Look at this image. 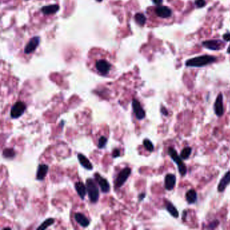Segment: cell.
I'll return each mask as SVG.
<instances>
[{
	"label": "cell",
	"mask_w": 230,
	"mask_h": 230,
	"mask_svg": "<svg viewBox=\"0 0 230 230\" xmlns=\"http://www.w3.org/2000/svg\"><path fill=\"white\" fill-rule=\"evenodd\" d=\"M132 109H133L135 116H136L138 120H143L145 117L146 113H145L144 109L143 108V107L141 106L139 101L135 99H133L132 100Z\"/></svg>",
	"instance_id": "7"
},
{
	"label": "cell",
	"mask_w": 230,
	"mask_h": 230,
	"mask_svg": "<svg viewBox=\"0 0 230 230\" xmlns=\"http://www.w3.org/2000/svg\"><path fill=\"white\" fill-rule=\"evenodd\" d=\"M230 183V171L227 172L220 181V183L218 185V191L223 192L227 187V186Z\"/></svg>",
	"instance_id": "18"
},
{
	"label": "cell",
	"mask_w": 230,
	"mask_h": 230,
	"mask_svg": "<svg viewBox=\"0 0 230 230\" xmlns=\"http://www.w3.org/2000/svg\"><path fill=\"white\" fill-rule=\"evenodd\" d=\"M74 218H75V220L78 224L83 228H86L90 224V221L88 219V218L85 215H83L82 213H76L75 215H74Z\"/></svg>",
	"instance_id": "15"
},
{
	"label": "cell",
	"mask_w": 230,
	"mask_h": 230,
	"mask_svg": "<svg viewBox=\"0 0 230 230\" xmlns=\"http://www.w3.org/2000/svg\"><path fill=\"white\" fill-rule=\"evenodd\" d=\"M59 9L58 5H50L44 6L41 8V12L45 15H50L56 13Z\"/></svg>",
	"instance_id": "19"
},
{
	"label": "cell",
	"mask_w": 230,
	"mask_h": 230,
	"mask_svg": "<svg viewBox=\"0 0 230 230\" xmlns=\"http://www.w3.org/2000/svg\"><path fill=\"white\" fill-rule=\"evenodd\" d=\"M153 3H155V4L156 5H160L162 3V2H163V0H153Z\"/></svg>",
	"instance_id": "32"
},
{
	"label": "cell",
	"mask_w": 230,
	"mask_h": 230,
	"mask_svg": "<svg viewBox=\"0 0 230 230\" xmlns=\"http://www.w3.org/2000/svg\"><path fill=\"white\" fill-rule=\"evenodd\" d=\"M135 20L136 22L140 26H143L145 22H146V17L144 16L143 13H138L135 15Z\"/></svg>",
	"instance_id": "23"
},
{
	"label": "cell",
	"mask_w": 230,
	"mask_h": 230,
	"mask_svg": "<svg viewBox=\"0 0 230 230\" xmlns=\"http://www.w3.org/2000/svg\"><path fill=\"white\" fill-rule=\"evenodd\" d=\"M175 178L174 174H167L165 178V188L167 190H173L175 185Z\"/></svg>",
	"instance_id": "14"
},
{
	"label": "cell",
	"mask_w": 230,
	"mask_h": 230,
	"mask_svg": "<svg viewBox=\"0 0 230 230\" xmlns=\"http://www.w3.org/2000/svg\"><path fill=\"white\" fill-rule=\"evenodd\" d=\"M215 57L209 56H202L188 60L186 65L188 67H202L215 62Z\"/></svg>",
	"instance_id": "1"
},
{
	"label": "cell",
	"mask_w": 230,
	"mask_h": 230,
	"mask_svg": "<svg viewBox=\"0 0 230 230\" xmlns=\"http://www.w3.org/2000/svg\"><path fill=\"white\" fill-rule=\"evenodd\" d=\"M165 207H166V209L167 211L170 213L173 216V217H178L179 216V213L178 211V210L176 209V208H175L174 205L171 203V202H167V203H166V205H165Z\"/></svg>",
	"instance_id": "21"
},
{
	"label": "cell",
	"mask_w": 230,
	"mask_h": 230,
	"mask_svg": "<svg viewBox=\"0 0 230 230\" xmlns=\"http://www.w3.org/2000/svg\"><path fill=\"white\" fill-rule=\"evenodd\" d=\"M94 179L99 184L101 190L103 193H107L110 190V185L105 178L101 176L99 173L94 174Z\"/></svg>",
	"instance_id": "8"
},
{
	"label": "cell",
	"mask_w": 230,
	"mask_h": 230,
	"mask_svg": "<svg viewBox=\"0 0 230 230\" xmlns=\"http://www.w3.org/2000/svg\"><path fill=\"white\" fill-rule=\"evenodd\" d=\"M214 109L215 114L217 115V116L221 117L223 116V114L224 113V105H223V95L221 93L219 94L217 99H216Z\"/></svg>",
	"instance_id": "10"
},
{
	"label": "cell",
	"mask_w": 230,
	"mask_h": 230,
	"mask_svg": "<svg viewBox=\"0 0 230 230\" xmlns=\"http://www.w3.org/2000/svg\"><path fill=\"white\" fill-rule=\"evenodd\" d=\"M156 14L160 18H167L171 15V10L166 6H158L155 10Z\"/></svg>",
	"instance_id": "13"
},
{
	"label": "cell",
	"mask_w": 230,
	"mask_h": 230,
	"mask_svg": "<svg viewBox=\"0 0 230 230\" xmlns=\"http://www.w3.org/2000/svg\"><path fill=\"white\" fill-rule=\"evenodd\" d=\"M161 111L162 113H163V115H165V116H167V115H168L167 110L166 109V108L164 107H161Z\"/></svg>",
	"instance_id": "30"
},
{
	"label": "cell",
	"mask_w": 230,
	"mask_h": 230,
	"mask_svg": "<svg viewBox=\"0 0 230 230\" xmlns=\"http://www.w3.org/2000/svg\"><path fill=\"white\" fill-rule=\"evenodd\" d=\"M95 68L101 75L106 76L110 72L111 64L105 59H99L95 62Z\"/></svg>",
	"instance_id": "5"
},
{
	"label": "cell",
	"mask_w": 230,
	"mask_h": 230,
	"mask_svg": "<svg viewBox=\"0 0 230 230\" xmlns=\"http://www.w3.org/2000/svg\"><path fill=\"white\" fill-rule=\"evenodd\" d=\"M75 189L78 194H79V196L81 198V199L84 200V197H85V196H86V192H87L86 186L84 185L82 182H78L75 184Z\"/></svg>",
	"instance_id": "16"
},
{
	"label": "cell",
	"mask_w": 230,
	"mask_h": 230,
	"mask_svg": "<svg viewBox=\"0 0 230 230\" xmlns=\"http://www.w3.org/2000/svg\"><path fill=\"white\" fill-rule=\"evenodd\" d=\"M107 142V138L105 136H101L98 141V147L99 148H102L105 146Z\"/></svg>",
	"instance_id": "27"
},
{
	"label": "cell",
	"mask_w": 230,
	"mask_h": 230,
	"mask_svg": "<svg viewBox=\"0 0 230 230\" xmlns=\"http://www.w3.org/2000/svg\"><path fill=\"white\" fill-rule=\"evenodd\" d=\"M120 152L119 149L116 148V149L113 150V153H112V156L113 158H117L118 157H120Z\"/></svg>",
	"instance_id": "29"
},
{
	"label": "cell",
	"mask_w": 230,
	"mask_h": 230,
	"mask_svg": "<svg viewBox=\"0 0 230 230\" xmlns=\"http://www.w3.org/2000/svg\"><path fill=\"white\" fill-rule=\"evenodd\" d=\"M54 222H55V220H54V219L53 218L47 219L45 221L40 224L39 227L37 228V229H45L48 228L49 226L52 225Z\"/></svg>",
	"instance_id": "24"
},
{
	"label": "cell",
	"mask_w": 230,
	"mask_h": 230,
	"mask_svg": "<svg viewBox=\"0 0 230 230\" xmlns=\"http://www.w3.org/2000/svg\"><path fill=\"white\" fill-rule=\"evenodd\" d=\"M168 153L175 163H177L180 174L182 176H184L186 174L187 170L183 161H182V158L180 156H179L177 151H175L173 148H169Z\"/></svg>",
	"instance_id": "3"
},
{
	"label": "cell",
	"mask_w": 230,
	"mask_h": 230,
	"mask_svg": "<svg viewBox=\"0 0 230 230\" xmlns=\"http://www.w3.org/2000/svg\"><path fill=\"white\" fill-rule=\"evenodd\" d=\"M3 156L6 159H12L15 157L16 153L14 150L11 148H6L3 151Z\"/></svg>",
	"instance_id": "22"
},
{
	"label": "cell",
	"mask_w": 230,
	"mask_h": 230,
	"mask_svg": "<svg viewBox=\"0 0 230 230\" xmlns=\"http://www.w3.org/2000/svg\"><path fill=\"white\" fill-rule=\"evenodd\" d=\"M228 53H230V47L228 48Z\"/></svg>",
	"instance_id": "34"
},
{
	"label": "cell",
	"mask_w": 230,
	"mask_h": 230,
	"mask_svg": "<svg viewBox=\"0 0 230 230\" xmlns=\"http://www.w3.org/2000/svg\"><path fill=\"white\" fill-rule=\"evenodd\" d=\"M86 186L87 189V193L89 195L90 202H93V203H95L99 200V188H98L95 182L92 179H87Z\"/></svg>",
	"instance_id": "2"
},
{
	"label": "cell",
	"mask_w": 230,
	"mask_h": 230,
	"mask_svg": "<svg viewBox=\"0 0 230 230\" xmlns=\"http://www.w3.org/2000/svg\"><path fill=\"white\" fill-rule=\"evenodd\" d=\"M49 170V166L45 164H40L37 169L36 178L37 180L43 181L45 178L46 175Z\"/></svg>",
	"instance_id": "12"
},
{
	"label": "cell",
	"mask_w": 230,
	"mask_h": 230,
	"mask_svg": "<svg viewBox=\"0 0 230 230\" xmlns=\"http://www.w3.org/2000/svg\"><path fill=\"white\" fill-rule=\"evenodd\" d=\"M26 108V107L25 103L21 102V101L16 102L13 105L11 111H10V116L13 119H16V118L20 117L25 112Z\"/></svg>",
	"instance_id": "6"
},
{
	"label": "cell",
	"mask_w": 230,
	"mask_h": 230,
	"mask_svg": "<svg viewBox=\"0 0 230 230\" xmlns=\"http://www.w3.org/2000/svg\"><path fill=\"white\" fill-rule=\"evenodd\" d=\"M206 4V2L205 0H196L195 1V5L197 6V8H201L204 7Z\"/></svg>",
	"instance_id": "28"
},
{
	"label": "cell",
	"mask_w": 230,
	"mask_h": 230,
	"mask_svg": "<svg viewBox=\"0 0 230 230\" xmlns=\"http://www.w3.org/2000/svg\"><path fill=\"white\" fill-rule=\"evenodd\" d=\"M40 42V39L39 36H35L33 39H30L28 44L26 45L25 48V53L26 54H29L33 52L38 47Z\"/></svg>",
	"instance_id": "11"
},
{
	"label": "cell",
	"mask_w": 230,
	"mask_h": 230,
	"mask_svg": "<svg viewBox=\"0 0 230 230\" xmlns=\"http://www.w3.org/2000/svg\"><path fill=\"white\" fill-rule=\"evenodd\" d=\"M78 159H79V161L80 162V165H82L83 167L88 170H91L93 169V165L90 163V161L88 159V158H86L84 155L79 153L78 155Z\"/></svg>",
	"instance_id": "17"
},
{
	"label": "cell",
	"mask_w": 230,
	"mask_h": 230,
	"mask_svg": "<svg viewBox=\"0 0 230 230\" xmlns=\"http://www.w3.org/2000/svg\"><path fill=\"white\" fill-rule=\"evenodd\" d=\"M192 152V148L190 147H186L182 150L181 153V157L182 159H187L190 157Z\"/></svg>",
	"instance_id": "25"
},
{
	"label": "cell",
	"mask_w": 230,
	"mask_h": 230,
	"mask_svg": "<svg viewBox=\"0 0 230 230\" xmlns=\"http://www.w3.org/2000/svg\"><path fill=\"white\" fill-rule=\"evenodd\" d=\"M96 1H97L98 2H102L103 0H96Z\"/></svg>",
	"instance_id": "35"
},
{
	"label": "cell",
	"mask_w": 230,
	"mask_h": 230,
	"mask_svg": "<svg viewBox=\"0 0 230 230\" xmlns=\"http://www.w3.org/2000/svg\"><path fill=\"white\" fill-rule=\"evenodd\" d=\"M202 45L211 50H219L224 47V43L219 40H211L204 41Z\"/></svg>",
	"instance_id": "9"
},
{
	"label": "cell",
	"mask_w": 230,
	"mask_h": 230,
	"mask_svg": "<svg viewBox=\"0 0 230 230\" xmlns=\"http://www.w3.org/2000/svg\"><path fill=\"white\" fill-rule=\"evenodd\" d=\"M144 197H145V194H144V193L140 194L139 195V197H138V198H139V201H142V200H143V199H144Z\"/></svg>",
	"instance_id": "33"
},
{
	"label": "cell",
	"mask_w": 230,
	"mask_h": 230,
	"mask_svg": "<svg viewBox=\"0 0 230 230\" xmlns=\"http://www.w3.org/2000/svg\"><path fill=\"white\" fill-rule=\"evenodd\" d=\"M186 198L189 204H193L197 200V194L193 189L188 190L186 194Z\"/></svg>",
	"instance_id": "20"
},
{
	"label": "cell",
	"mask_w": 230,
	"mask_h": 230,
	"mask_svg": "<svg viewBox=\"0 0 230 230\" xmlns=\"http://www.w3.org/2000/svg\"><path fill=\"white\" fill-rule=\"evenodd\" d=\"M131 174V169L129 167H125L121 170L115 181V188L117 189L122 186L123 184L128 180V178Z\"/></svg>",
	"instance_id": "4"
},
{
	"label": "cell",
	"mask_w": 230,
	"mask_h": 230,
	"mask_svg": "<svg viewBox=\"0 0 230 230\" xmlns=\"http://www.w3.org/2000/svg\"><path fill=\"white\" fill-rule=\"evenodd\" d=\"M224 39L226 41H230V34L227 33L224 35Z\"/></svg>",
	"instance_id": "31"
},
{
	"label": "cell",
	"mask_w": 230,
	"mask_h": 230,
	"mask_svg": "<svg viewBox=\"0 0 230 230\" xmlns=\"http://www.w3.org/2000/svg\"><path fill=\"white\" fill-rule=\"evenodd\" d=\"M143 144H144V147H145V148H146L147 151H148L149 152L153 151L154 146H153V143H151V140H149L148 139L144 140Z\"/></svg>",
	"instance_id": "26"
}]
</instances>
